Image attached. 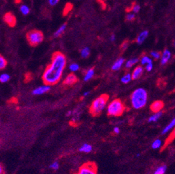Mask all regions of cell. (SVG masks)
I'll return each mask as SVG.
<instances>
[{"label": "cell", "mask_w": 175, "mask_h": 174, "mask_svg": "<svg viewBox=\"0 0 175 174\" xmlns=\"http://www.w3.org/2000/svg\"><path fill=\"white\" fill-rule=\"evenodd\" d=\"M66 65V58L62 52H54L52 61L44 71L43 80L47 85H54L62 78L63 72Z\"/></svg>", "instance_id": "obj_1"}, {"label": "cell", "mask_w": 175, "mask_h": 174, "mask_svg": "<svg viewBox=\"0 0 175 174\" xmlns=\"http://www.w3.org/2000/svg\"><path fill=\"white\" fill-rule=\"evenodd\" d=\"M147 99L148 95L146 90L142 88H138L132 93L130 96V103L134 109H140L146 105Z\"/></svg>", "instance_id": "obj_2"}, {"label": "cell", "mask_w": 175, "mask_h": 174, "mask_svg": "<svg viewBox=\"0 0 175 174\" xmlns=\"http://www.w3.org/2000/svg\"><path fill=\"white\" fill-rule=\"evenodd\" d=\"M109 97L104 94L95 99L90 106V113L93 116H98L107 105Z\"/></svg>", "instance_id": "obj_3"}, {"label": "cell", "mask_w": 175, "mask_h": 174, "mask_svg": "<svg viewBox=\"0 0 175 174\" xmlns=\"http://www.w3.org/2000/svg\"><path fill=\"white\" fill-rule=\"evenodd\" d=\"M125 110V105L121 100L115 99L108 105L107 111L109 116H119Z\"/></svg>", "instance_id": "obj_4"}, {"label": "cell", "mask_w": 175, "mask_h": 174, "mask_svg": "<svg viewBox=\"0 0 175 174\" xmlns=\"http://www.w3.org/2000/svg\"><path fill=\"white\" fill-rule=\"evenodd\" d=\"M27 38L29 43L32 46H36L43 40V34L39 30H32L27 33Z\"/></svg>", "instance_id": "obj_5"}, {"label": "cell", "mask_w": 175, "mask_h": 174, "mask_svg": "<svg viewBox=\"0 0 175 174\" xmlns=\"http://www.w3.org/2000/svg\"><path fill=\"white\" fill-rule=\"evenodd\" d=\"M77 174H98L95 164L89 162L80 167Z\"/></svg>", "instance_id": "obj_6"}, {"label": "cell", "mask_w": 175, "mask_h": 174, "mask_svg": "<svg viewBox=\"0 0 175 174\" xmlns=\"http://www.w3.org/2000/svg\"><path fill=\"white\" fill-rule=\"evenodd\" d=\"M4 20L8 25L11 27H14L16 24V17H15L14 15L11 13H7L4 15Z\"/></svg>", "instance_id": "obj_7"}, {"label": "cell", "mask_w": 175, "mask_h": 174, "mask_svg": "<svg viewBox=\"0 0 175 174\" xmlns=\"http://www.w3.org/2000/svg\"><path fill=\"white\" fill-rule=\"evenodd\" d=\"M172 57L171 52L168 50H165L163 51V52L162 53L161 57V63L162 65H166L167 63L169 62V61L170 60Z\"/></svg>", "instance_id": "obj_8"}, {"label": "cell", "mask_w": 175, "mask_h": 174, "mask_svg": "<svg viewBox=\"0 0 175 174\" xmlns=\"http://www.w3.org/2000/svg\"><path fill=\"white\" fill-rule=\"evenodd\" d=\"M50 89V85L47 84L43 85V86L38 87V88L33 90L32 94L36 95V96H38V95H42L44 94V93H47Z\"/></svg>", "instance_id": "obj_9"}, {"label": "cell", "mask_w": 175, "mask_h": 174, "mask_svg": "<svg viewBox=\"0 0 175 174\" xmlns=\"http://www.w3.org/2000/svg\"><path fill=\"white\" fill-rule=\"evenodd\" d=\"M77 82V78L76 75L74 74H69V75L65 78L64 81V84L65 85H68V86H71V85L73 84L76 83Z\"/></svg>", "instance_id": "obj_10"}, {"label": "cell", "mask_w": 175, "mask_h": 174, "mask_svg": "<svg viewBox=\"0 0 175 174\" xmlns=\"http://www.w3.org/2000/svg\"><path fill=\"white\" fill-rule=\"evenodd\" d=\"M143 72H144L143 67L140 66V65H139V66H137L136 68L133 70V73L131 74L132 79H133V80H138V79H139L140 77L142 76V75L143 74Z\"/></svg>", "instance_id": "obj_11"}, {"label": "cell", "mask_w": 175, "mask_h": 174, "mask_svg": "<svg viewBox=\"0 0 175 174\" xmlns=\"http://www.w3.org/2000/svg\"><path fill=\"white\" fill-rule=\"evenodd\" d=\"M163 105H164V104H163V103L162 101H155L154 103H153L151 105L150 109L154 113L158 112V111H161V109H163Z\"/></svg>", "instance_id": "obj_12"}, {"label": "cell", "mask_w": 175, "mask_h": 174, "mask_svg": "<svg viewBox=\"0 0 175 174\" xmlns=\"http://www.w3.org/2000/svg\"><path fill=\"white\" fill-rule=\"evenodd\" d=\"M149 36V32L148 31L144 30L142 31V32L140 33L139 35L138 36L136 39V42L138 44H142L145 41V40L147 39V38Z\"/></svg>", "instance_id": "obj_13"}, {"label": "cell", "mask_w": 175, "mask_h": 174, "mask_svg": "<svg viewBox=\"0 0 175 174\" xmlns=\"http://www.w3.org/2000/svg\"><path fill=\"white\" fill-rule=\"evenodd\" d=\"M124 61L125 60L123 58H119L118 59L113 63V65H112V70H114V71H117V70H119L121 68L122 65H123Z\"/></svg>", "instance_id": "obj_14"}, {"label": "cell", "mask_w": 175, "mask_h": 174, "mask_svg": "<svg viewBox=\"0 0 175 174\" xmlns=\"http://www.w3.org/2000/svg\"><path fill=\"white\" fill-rule=\"evenodd\" d=\"M162 115H163V112L161 111H158V112H155L153 115H151L149 118L148 121L149 123H154L158 121L161 118Z\"/></svg>", "instance_id": "obj_15"}, {"label": "cell", "mask_w": 175, "mask_h": 174, "mask_svg": "<svg viewBox=\"0 0 175 174\" xmlns=\"http://www.w3.org/2000/svg\"><path fill=\"white\" fill-rule=\"evenodd\" d=\"M174 127H175V117L172 120L171 122L170 123L168 124V125H167L166 127L163 129V130H162L161 134H167V133L169 132L172 129L174 128Z\"/></svg>", "instance_id": "obj_16"}, {"label": "cell", "mask_w": 175, "mask_h": 174, "mask_svg": "<svg viewBox=\"0 0 175 174\" xmlns=\"http://www.w3.org/2000/svg\"><path fill=\"white\" fill-rule=\"evenodd\" d=\"M94 73H95L94 70L93 68L89 69V70L86 72L85 77H84V81L87 82V81H89V80H90L91 79L94 77Z\"/></svg>", "instance_id": "obj_17"}, {"label": "cell", "mask_w": 175, "mask_h": 174, "mask_svg": "<svg viewBox=\"0 0 175 174\" xmlns=\"http://www.w3.org/2000/svg\"><path fill=\"white\" fill-rule=\"evenodd\" d=\"M66 29V24L65 23V24H62L60 27L58 28V29H57V30L54 32V37L57 38V37L60 36L62 35V34H64V32H65Z\"/></svg>", "instance_id": "obj_18"}, {"label": "cell", "mask_w": 175, "mask_h": 174, "mask_svg": "<svg viewBox=\"0 0 175 174\" xmlns=\"http://www.w3.org/2000/svg\"><path fill=\"white\" fill-rule=\"evenodd\" d=\"M80 152H85V153H89V152H92V146L89 144H84L79 149Z\"/></svg>", "instance_id": "obj_19"}, {"label": "cell", "mask_w": 175, "mask_h": 174, "mask_svg": "<svg viewBox=\"0 0 175 174\" xmlns=\"http://www.w3.org/2000/svg\"><path fill=\"white\" fill-rule=\"evenodd\" d=\"M138 61H139V59L138 58L130 59L127 61L126 64H125V66H126V68L128 69L130 68L131 67H133V65L136 64L137 63H138Z\"/></svg>", "instance_id": "obj_20"}, {"label": "cell", "mask_w": 175, "mask_h": 174, "mask_svg": "<svg viewBox=\"0 0 175 174\" xmlns=\"http://www.w3.org/2000/svg\"><path fill=\"white\" fill-rule=\"evenodd\" d=\"M163 146V143H162V141L160 139H156V140L153 141V142L151 144V148L154 150H156V149H159L161 148Z\"/></svg>", "instance_id": "obj_21"}, {"label": "cell", "mask_w": 175, "mask_h": 174, "mask_svg": "<svg viewBox=\"0 0 175 174\" xmlns=\"http://www.w3.org/2000/svg\"><path fill=\"white\" fill-rule=\"evenodd\" d=\"M132 80H133V79H132L131 74L126 73V75H123V76L121 78V82L123 84H128Z\"/></svg>", "instance_id": "obj_22"}, {"label": "cell", "mask_w": 175, "mask_h": 174, "mask_svg": "<svg viewBox=\"0 0 175 174\" xmlns=\"http://www.w3.org/2000/svg\"><path fill=\"white\" fill-rule=\"evenodd\" d=\"M80 54L82 58H87L90 55V49L88 47H84L81 50Z\"/></svg>", "instance_id": "obj_23"}, {"label": "cell", "mask_w": 175, "mask_h": 174, "mask_svg": "<svg viewBox=\"0 0 175 174\" xmlns=\"http://www.w3.org/2000/svg\"><path fill=\"white\" fill-rule=\"evenodd\" d=\"M166 171H167V166L161 165L156 169L153 174H165L166 173Z\"/></svg>", "instance_id": "obj_24"}, {"label": "cell", "mask_w": 175, "mask_h": 174, "mask_svg": "<svg viewBox=\"0 0 175 174\" xmlns=\"http://www.w3.org/2000/svg\"><path fill=\"white\" fill-rule=\"evenodd\" d=\"M150 62H152V60L150 58L149 56H144L141 58V60H140V63L142 65H146L147 63H150Z\"/></svg>", "instance_id": "obj_25"}, {"label": "cell", "mask_w": 175, "mask_h": 174, "mask_svg": "<svg viewBox=\"0 0 175 174\" xmlns=\"http://www.w3.org/2000/svg\"><path fill=\"white\" fill-rule=\"evenodd\" d=\"M10 80V75L9 74L3 73L0 75V82L6 83Z\"/></svg>", "instance_id": "obj_26"}, {"label": "cell", "mask_w": 175, "mask_h": 174, "mask_svg": "<svg viewBox=\"0 0 175 174\" xmlns=\"http://www.w3.org/2000/svg\"><path fill=\"white\" fill-rule=\"evenodd\" d=\"M20 12L22 13L24 15V16H27L29 13V12H30V9H29V8L28 7L27 5H22V6H20Z\"/></svg>", "instance_id": "obj_27"}, {"label": "cell", "mask_w": 175, "mask_h": 174, "mask_svg": "<svg viewBox=\"0 0 175 174\" xmlns=\"http://www.w3.org/2000/svg\"><path fill=\"white\" fill-rule=\"evenodd\" d=\"M6 65H7V61L5 59V58L3 56L0 55V70H3L6 68Z\"/></svg>", "instance_id": "obj_28"}, {"label": "cell", "mask_w": 175, "mask_h": 174, "mask_svg": "<svg viewBox=\"0 0 175 174\" xmlns=\"http://www.w3.org/2000/svg\"><path fill=\"white\" fill-rule=\"evenodd\" d=\"M150 55H151V57L156 60H158L159 59H161V52H158V51H152V52H151V53H150Z\"/></svg>", "instance_id": "obj_29"}, {"label": "cell", "mask_w": 175, "mask_h": 174, "mask_svg": "<svg viewBox=\"0 0 175 174\" xmlns=\"http://www.w3.org/2000/svg\"><path fill=\"white\" fill-rule=\"evenodd\" d=\"M79 68H80V66H79V65L77 64V63H71V64L69 65V69H70L71 71L73 72V73H75V72H77V70H79Z\"/></svg>", "instance_id": "obj_30"}, {"label": "cell", "mask_w": 175, "mask_h": 174, "mask_svg": "<svg viewBox=\"0 0 175 174\" xmlns=\"http://www.w3.org/2000/svg\"><path fill=\"white\" fill-rule=\"evenodd\" d=\"M135 18V15L134 13H133V12L128 13L126 16V20L129 21V22H131V21L134 20Z\"/></svg>", "instance_id": "obj_31"}, {"label": "cell", "mask_w": 175, "mask_h": 174, "mask_svg": "<svg viewBox=\"0 0 175 174\" xmlns=\"http://www.w3.org/2000/svg\"><path fill=\"white\" fill-rule=\"evenodd\" d=\"M175 139V128L174 129V130L172 132L170 135L168 137V140H167V142H166V144H168L169 143H170L172 141L173 139Z\"/></svg>", "instance_id": "obj_32"}, {"label": "cell", "mask_w": 175, "mask_h": 174, "mask_svg": "<svg viewBox=\"0 0 175 174\" xmlns=\"http://www.w3.org/2000/svg\"><path fill=\"white\" fill-rule=\"evenodd\" d=\"M140 9H141V8H140V6L139 4L133 5V6L131 9L132 12L134 13H138L140 11Z\"/></svg>", "instance_id": "obj_33"}, {"label": "cell", "mask_w": 175, "mask_h": 174, "mask_svg": "<svg viewBox=\"0 0 175 174\" xmlns=\"http://www.w3.org/2000/svg\"><path fill=\"white\" fill-rule=\"evenodd\" d=\"M59 165L57 162H54L53 163H52L50 165V168L54 170H57L59 169Z\"/></svg>", "instance_id": "obj_34"}, {"label": "cell", "mask_w": 175, "mask_h": 174, "mask_svg": "<svg viewBox=\"0 0 175 174\" xmlns=\"http://www.w3.org/2000/svg\"><path fill=\"white\" fill-rule=\"evenodd\" d=\"M153 67V63H152V62H150V63H147V64L145 65V70H146L147 71L150 72V71H151V70H152Z\"/></svg>", "instance_id": "obj_35"}, {"label": "cell", "mask_w": 175, "mask_h": 174, "mask_svg": "<svg viewBox=\"0 0 175 174\" xmlns=\"http://www.w3.org/2000/svg\"><path fill=\"white\" fill-rule=\"evenodd\" d=\"M59 1V0H48V2L50 5L51 6H55Z\"/></svg>", "instance_id": "obj_36"}, {"label": "cell", "mask_w": 175, "mask_h": 174, "mask_svg": "<svg viewBox=\"0 0 175 174\" xmlns=\"http://www.w3.org/2000/svg\"><path fill=\"white\" fill-rule=\"evenodd\" d=\"M72 9V5L71 4H67L66 6L65 9H64V11H66V12H69L70 11V10Z\"/></svg>", "instance_id": "obj_37"}, {"label": "cell", "mask_w": 175, "mask_h": 174, "mask_svg": "<svg viewBox=\"0 0 175 174\" xmlns=\"http://www.w3.org/2000/svg\"><path fill=\"white\" fill-rule=\"evenodd\" d=\"M128 42H127V41L124 42L123 44H122V45H121L122 50H126V49L127 48V47H128Z\"/></svg>", "instance_id": "obj_38"}, {"label": "cell", "mask_w": 175, "mask_h": 174, "mask_svg": "<svg viewBox=\"0 0 175 174\" xmlns=\"http://www.w3.org/2000/svg\"><path fill=\"white\" fill-rule=\"evenodd\" d=\"M113 131H114V132L115 133V134H119V133L120 132V129H119V127H115V128H114Z\"/></svg>", "instance_id": "obj_39"}, {"label": "cell", "mask_w": 175, "mask_h": 174, "mask_svg": "<svg viewBox=\"0 0 175 174\" xmlns=\"http://www.w3.org/2000/svg\"><path fill=\"white\" fill-rule=\"evenodd\" d=\"M115 39H116V36H115V34H112V35L110 36V41H111V42L115 41Z\"/></svg>", "instance_id": "obj_40"}, {"label": "cell", "mask_w": 175, "mask_h": 174, "mask_svg": "<svg viewBox=\"0 0 175 174\" xmlns=\"http://www.w3.org/2000/svg\"><path fill=\"white\" fill-rule=\"evenodd\" d=\"M3 171H4V170H3V167L2 166L0 165V174H2Z\"/></svg>", "instance_id": "obj_41"}, {"label": "cell", "mask_w": 175, "mask_h": 174, "mask_svg": "<svg viewBox=\"0 0 175 174\" xmlns=\"http://www.w3.org/2000/svg\"><path fill=\"white\" fill-rule=\"evenodd\" d=\"M89 94H90V91H86V92H85V93H84L83 96H87Z\"/></svg>", "instance_id": "obj_42"}, {"label": "cell", "mask_w": 175, "mask_h": 174, "mask_svg": "<svg viewBox=\"0 0 175 174\" xmlns=\"http://www.w3.org/2000/svg\"><path fill=\"white\" fill-rule=\"evenodd\" d=\"M70 115H71V111H69V112L67 113V116H70Z\"/></svg>", "instance_id": "obj_43"}, {"label": "cell", "mask_w": 175, "mask_h": 174, "mask_svg": "<svg viewBox=\"0 0 175 174\" xmlns=\"http://www.w3.org/2000/svg\"><path fill=\"white\" fill-rule=\"evenodd\" d=\"M137 157H140V154L139 153L137 154Z\"/></svg>", "instance_id": "obj_44"}, {"label": "cell", "mask_w": 175, "mask_h": 174, "mask_svg": "<svg viewBox=\"0 0 175 174\" xmlns=\"http://www.w3.org/2000/svg\"><path fill=\"white\" fill-rule=\"evenodd\" d=\"M174 47H175V40H174Z\"/></svg>", "instance_id": "obj_45"}]
</instances>
